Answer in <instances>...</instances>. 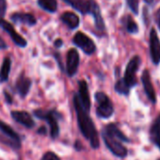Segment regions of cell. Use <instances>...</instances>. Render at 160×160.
Returning <instances> with one entry per match:
<instances>
[{"label":"cell","mask_w":160,"mask_h":160,"mask_svg":"<svg viewBox=\"0 0 160 160\" xmlns=\"http://www.w3.org/2000/svg\"><path fill=\"white\" fill-rule=\"evenodd\" d=\"M0 27L3 28L4 31H6L10 35V37L12 40V42H14V44H16L17 46L22 47V48H24V47H26L28 45V42L26 41V39L16 32L15 28H13V26L10 22H8L6 20H3L1 22Z\"/></svg>","instance_id":"cell-8"},{"label":"cell","mask_w":160,"mask_h":160,"mask_svg":"<svg viewBox=\"0 0 160 160\" xmlns=\"http://www.w3.org/2000/svg\"><path fill=\"white\" fill-rule=\"evenodd\" d=\"M95 99L98 104L96 108V113L98 117L103 119L110 118L113 114L114 108L108 96L102 92H98L95 93Z\"/></svg>","instance_id":"cell-4"},{"label":"cell","mask_w":160,"mask_h":160,"mask_svg":"<svg viewBox=\"0 0 160 160\" xmlns=\"http://www.w3.org/2000/svg\"><path fill=\"white\" fill-rule=\"evenodd\" d=\"M7 48H8V45H7L6 42L3 40V38L1 36H0V50H4Z\"/></svg>","instance_id":"cell-29"},{"label":"cell","mask_w":160,"mask_h":160,"mask_svg":"<svg viewBox=\"0 0 160 160\" xmlns=\"http://www.w3.org/2000/svg\"><path fill=\"white\" fill-rule=\"evenodd\" d=\"M79 65V55L76 49L72 48L67 53V59H66V71L67 74L72 77L73 76L76 72Z\"/></svg>","instance_id":"cell-11"},{"label":"cell","mask_w":160,"mask_h":160,"mask_svg":"<svg viewBox=\"0 0 160 160\" xmlns=\"http://www.w3.org/2000/svg\"><path fill=\"white\" fill-rule=\"evenodd\" d=\"M3 94H4V97H5V102L9 105L12 104L13 103V99H12V95L11 93H9L7 91H4L3 92Z\"/></svg>","instance_id":"cell-28"},{"label":"cell","mask_w":160,"mask_h":160,"mask_svg":"<svg viewBox=\"0 0 160 160\" xmlns=\"http://www.w3.org/2000/svg\"><path fill=\"white\" fill-rule=\"evenodd\" d=\"M12 68V59L9 57L4 58L1 68H0V83H5L8 81L9 75Z\"/></svg>","instance_id":"cell-19"},{"label":"cell","mask_w":160,"mask_h":160,"mask_svg":"<svg viewBox=\"0 0 160 160\" xmlns=\"http://www.w3.org/2000/svg\"><path fill=\"white\" fill-rule=\"evenodd\" d=\"M35 117L41 120H44L47 122L50 127V135L52 138H58L59 134V127L58 123V114L56 110H44V109H36L33 111Z\"/></svg>","instance_id":"cell-3"},{"label":"cell","mask_w":160,"mask_h":160,"mask_svg":"<svg viewBox=\"0 0 160 160\" xmlns=\"http://www.w3.org/2000/svg\"><path fill=\"white\" fill-rule=\"evenodd\" d=\"M90 4H91V13L93 15L94 18V24L96 28L99 31H105L106 27H105V22L101 13V10L100 7L98 5V3L95 1V0H89Z\"/></svg>","instance_id":"cell-14"},{"label":"cell","mask_w":160,"mask_h":160,"mask_svg":"<svg viewBox=\"0 0 160 160\" xmlns=\"http://www.w3.org/2000/svg\"><path fill=\"white\" fill-rule=\"evenodd\" d=\"M41 160H60V158L53 152H46Z\"/></svg>","instance_id":"cell-27"},{"label":"cell","mask_w":160,"mask_h":160,"mask_svg":"<svg viewBox=\"0 0 160 160\" xmlns=\"http://www.w3.org/2000/svg\"><path fill=\"white\" fill-rule=\"evenodd\" d=\"M140 64V58L138 56H135L131 58V60L128 62L124 73L123 81L127 85L128 88H132L136 85L137 80H136V72L138 70Z\"/></svg>","instance_id":"cell-6"},{"label":"cell","mask_w":160,"mask_h":160,"mask_svg":"<svg viewBox=\"0 0 160 160\" xmlns=\"http://www.w3.org/2000/svg\"><path fill=\"white\" fill-rule=\"evenodd\" d=\"M155 22H156L158 28H160V8L155 12Z\"/></svg>","instance_id":"cell-30"},{"label":"cell","mask_w":160,"mask_h":160,"mask_svg":"<svg viewBox=\"0 0 160 160\" xmlns=\"http://www.w3.org/2000/svg\"><path fill=\"white\" fill-rule=\"evenodd\" d=\"M105 130L108 131L111 136H113V137H115L116 138H118L119 140H121L122 142H128V141H129V139L126 138V136H125L122 131H120V129H119L115 124H113V123L108 124V125L105 128Z\"/></svg>","instance_id":"cell-22"},{"label":"cell","mask_w":160,"mask_h":160,"mask_svg":"<svg viewBox=\"0 0 160 160\" xmlns=\"http://www.w3.org/2000/svg\"><path fill=\"white\" fill-rule=\"evenodd\" d=\"M10 18L14 24H24L28 27H32L37 24L36 17L33 14L28 13V12H17L11 14Z\"/></svg>","instance_id":"cell-13"},{"label":"cell","mask_w":160,"mask_h":160,"mask_svg":"<svg viewBox=\"0 0 160 160\" xmlns=\"http://www.w3.org/2000/svg\"><path fill=\"white\" fill-rule=\"evenodd\" d=\"M73 105L76 112L77 117V122L78 126L80 128V131L83 134V136L90 141L91 146L94 149H97L99 147V137L98 133L96 131L95 125L89 116V112L84 108L82 106L78 95L73 96Z\"/></svg>","instance_id":"cell-1"},{"label":"cell","mask_w":160,"mask_h":160,"mask_svg":"<svg viewBox=\"0 0 160 160\" xmlns=\"http://www.w3.org/2000/svg\"><path fill=\"white\" fill-rule=\"evenodd\" d=\"M150 53L152 62L158 64L160 62V40L154 28L150 31Z\"/></svg>","instance_id":"cell-9"},{"label":"cell","mask_w":160,"mask_h":160,"mask_svg":"<svg viewBox=\"0 0 160 160\" xmlns=\"http://www.w3.org/2000/svg\"><path fill=\"white\" fill-rule=\"evenodd\" d=\"M31 85H32L31 79L26 76L25 72H22L21 74H19L15 82V90L22 98H25L28 94Z\"/></svg>","instance_id":"cell-12"},{"label":"cell","mask_w":160,"mask_h":160,"mask_svg":"<svg viewBox=\"0 0 160 160\" xmlns=\"http://www.w3.org/2000/svg\"><path fill=\"white\" fill-rule=\"evenodd\" d=\"M103 139L108 146V148L118 157H125L127 155V149L122 145V142L116 138L115 137L111 136L108 131L105 129L102 132Z\"/></svg>","instance_id":"cell-5"},{"label":"cell","mask_w":160,"mask_h":160,"mask_svg":"<svg viewBox=\"0 0 160 160\" xmlns=\"http://www.w3.org/2000/svg\"><path fill=\"white\" fill-rule=\"evenodd\" d=\"M63 1L82 14L91 12V4L89 0H63Z\"/></svg>","instance_id":"cell-17"},{"label":"cell","mask_w":160,"mask_h":160,"mask_svg":"<svg viewBox=\"0 0 160 160\" xmlns=\"http://www.w3.org/2000/svg\"><path fill=\"white\" fill-rule=\"evenodd\" d=\"M72 42L76 46H78L87 55H92L96 50V46L93 41L82 32H77L74 35Z\"/></svg>","instance_id":"cell-7"},{"label":"cell","mask_w":160,"mask_h":160,"mask_svg":"<svg viewBox=\"0 0 160 160\" xmlns=\"http://www.w3.org/2000/svg\"><path fill=\"white\" fill-rule=\"evenodd\" d=\"M80 102H81L84 108L89 112L91 108V100H90V94H89V89L87 83L84 80L79 81V95H78Z\"/></svg>","instance_id":"cell-16"},{"label":"cell","mask_w":160,"mask_h":160,"mask_svg":"<svg viewBox=\"0 0 160 160\" xmlns=\"http://www.w3.org/2000/svg\"><path fill=\"white\" fill-rule=\"evenodd\" d=\"M0 141L13 150L21 149V138L9 124L0 120Z\"/></svg>","instance_id":"cell-2"},{"label":"cell","mask_w":160,"mask_h":160,"mask_svg":"<svg viewBox=\"0 0 160 160\" xmlns=\"http://www.w3.org/2000/svg\"><path fill=\"white\" fill-rule=\"evenodd\" d=\"M60 20L71 29H74L79 26V17L71 12H66L60 16Z\"/></svg>","instance_id":"cell-18"},{"label":"cell","mask_w":160,"mask_h":160,"mask_svg":"<svg viewBox=\"0 0 160 160\" xmlns=\"http://www.w3.org/2000/svg\"><path fill=\"white\" fill-rule=\"evenodd\" d=\"M141 81H142L144 91H145L149 100L152 103H155L156 102V95H155V92H154L153 86H152V81H151L150 72H149L148 70H145L143 72L142 76H141Z\"/></svg>","instance_id":"cell-15"},{"label":"cell","mask_w":160,"mask_h":160,"mask_svg":"<svg viewBox=\"0 0 160 160\" xmlns=\"http://www.w3.org/2000/svg\"><path fill=\"white\" fill-rule=\"evenodd\" d=\"M151 138L160 148V115L156 117L151 127Z\"/></svg>","instance_id":"cell-20"},{"label":"cell","mask_w":160,"mask_h":160,"mask_svg":"<svg viewBox=\"0 0 160 160\" xmlns=\"http://www.w3.org/2000/svg\"><path fill=\"white\" fill-rule=\"evenodd\" d=\"M62 44H63V42H62V40H61V39H57V40L55 41V42H54V45H55L57 48L60 47Z\"/></svg>","instance_id":"cell-31"},{"label":"cell","mask_w":160,"mask_h":160,"mask_svg":"<svg viewBox=\"0 0 160 160\" xmlns=\"http://www.w3.org/2000/svg\"><path fill=\"white\" fill-rule=\"evenodd\" d=\"M144 1H145L148 5H151V4L153 2V0H144Z\"/></svg>","instance_id":"cell-33"},{"label":"cell","mask_w":160,"mask_h":160,"mask_svg":"<svg viewBox=\"0 0 160 160\" xmlns=\"http://www.w3.org/2000/svg\"><path fill=\"white\" fill-rule=\"evenodd\" d=\"M115 90L117 92L122 93V94H128L130 88L127 87V85L125 84V82L123 81V79H121L116 83L115 85Z\"/></svg>","instance_id":"cell-24"},{"label":"cell","mask_w":160,"mask_h":160,"mask_svg":"<svg viewBox=\"0 0 160 160\" xmlns=\"http://www.w3.org/2000/svg\"><path fill=\"white\" fill-rule=\"evenodd\" d=\"M122 23L126 28V30L129 33L135 34L138 31V27L137 25V23L133 20V18L129 15H126L122 18Z\"/></svg>","instance_id":"cell-23"},{"label":"cell","mask_w":160,"mask_h":160,"mask_svg":"<svg viewBox=\"0 0 160 160\" xmlns=\"http://www.w3.org/2000/svg\"><path fill=\"white\" fill-rule=\"evenodd\" d=\"M38 133L39 134H42V135H45L46 134V128L44 127V126H42V127H41L39 130H38Z\"/></svg>","instance_id":"cell-32"},{"label":"cell","mask_w":160,"mask_h":160,"mask_svg":"<svg viewBox=\"0 0 160 160\" xmlns=\"http://www.w3.org/2000/svg\"><path fill=\"white\" fill-rule=\"evenodd\" d=\"M37 3L40 8L50 13H54L58 10L57 0H38Z\"/></svg>","instance_id":"cell-21"},{"label":"cell","mask_w":160,"mask_h":160,"mask_svg":"<svg viewBox=\"0 0 160 160\" xmlns=\"http://www.w3.org/2000/svg\"><path fill=\"white\" fill-rule=\"evenodd\" d=\"M7 12V0H0V25Z\"/></svg>","instance_id":"cell-26"},{"label":"cell","mask_w":160,"mask_h":160,"mask_svg":"<svg viewBox=\"0 0 160 160\" xmlns=\"http://www.w3.org/2000/svg\"><path fill=\"white\" fill-rule=\"evenodd\" d=\"M11 116L16 122H18L19 124L23 125L24 127L28 129H31L35 126V122L32 116L27 111L13 110L11 112Z\"/></svg>","instance_id":"cell-10"},{"label":"cell","mask_w":160,"mask_h":160,"mask_svg":"<svg viewBox=\"0 0 160 160\" xmlns=\"http://www.w3.org/2000/svg\"><path fill=\"white\" fill-rule=\"evenodd\" d=\"M159 160H160V159H159Z\"/></svg>","instance_id":"cell-34"},{"label":"cell","mask_w":160,"mask_h":160,"mask_svg":"<svg viewBox=\"0 0 160 160\" xmlns=\"http://www.w3.org/2000/svg\"><path fill=\"white\" fill-rule=\"evenodd\" d=\"M126 3L135 14L138 13V0H126Z\"/></svg>","instance_id":"cell-25"}]
</instances>
